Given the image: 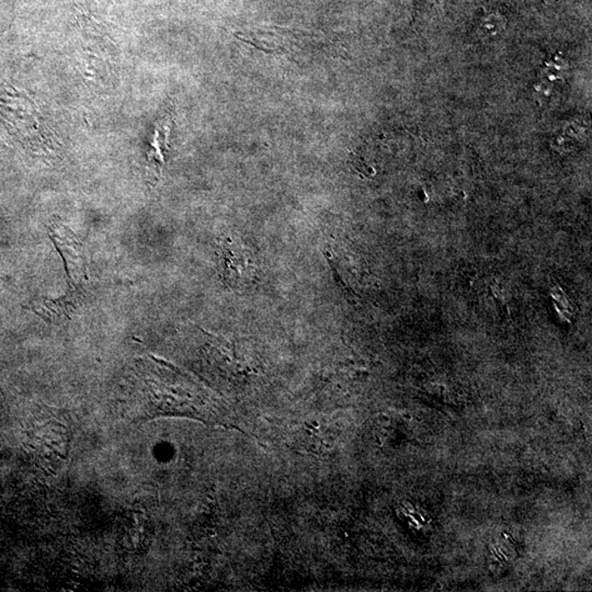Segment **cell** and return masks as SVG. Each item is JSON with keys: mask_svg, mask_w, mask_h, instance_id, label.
<instances>
[{"mask_svg": "<svg viewBox=\"0 0 592 592\" xmlns=\"http://www.w3.org/2000/svg\"><path fill=\"white\" fill-rule=\"evenodd\" d=\"M76 306V292H69L62 298L39 299L30 306V309L43 318L45 322L61 324L72 318Z\"/></svg>", "mask_w": 592, "mask_h": 592, "instance_id": "obj_3", "label": "cell"}, {"mask_svg": "<svg viewBox=\"0 0 592 592\" xmlns=\"http://www.w3.org/2000/svg\"><path fill=\"white\" fill-rule=\"evenodd\" d=\"M49 230V238L61 255L69 284L72 288L78 287L86 279L88 264L86 248L72 230L61 224L51 225Z\"/></svg>", "mask_w": 592, "mask_h": 592, "instance_id": "obj_2", "label": "cell"}, {"mask_svg": "<svg viewBox=\"0 0 592 592\" xmlns=\"http://www.w3.org/2000/svg\"><path fill=\"white\" fill-rule=\"evenodd\" d=\"M220 275L234 290L253 287L258 279V265L252 250L238 238H227L219 244Z\"/></svg>", "mask_w": 592, "mask_h": 592, "instance_id": "obj_1", "label": "cell"}]
</instances>
